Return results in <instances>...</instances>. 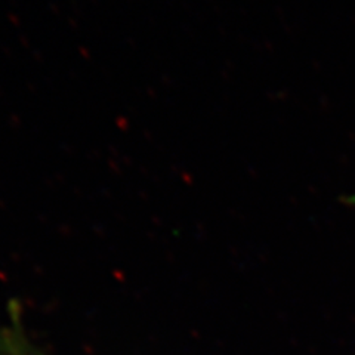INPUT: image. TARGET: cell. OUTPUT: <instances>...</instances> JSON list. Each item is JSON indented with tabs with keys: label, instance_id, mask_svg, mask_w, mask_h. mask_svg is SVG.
<instances>
[{
	"label": "cell",
	"instance_id": "cell-1",
	"mask_svg": "<svg viewBox=\"0 0 355 355\" xmlns=\"http://www.w3.org/2000/svg\"><path fill=\"white\" fill-rule=\"evenodd\" d=\"M0 355H43L30 342L26 340L19 330L10 329L0 336Z\"/></svg>",
	"mask_w": 355,
	"mask_h": 355
}]
</instances>
